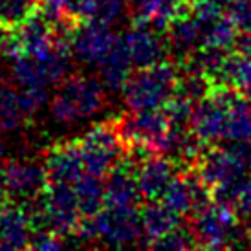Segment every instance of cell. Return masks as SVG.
Here are the masks:
<instances>
[{"label":"cell","instance_id":"obj_1","mask_svg":"<svg viewBox=\"0 0 251 251\" xmlns=\"http://www.w3.org/2000/svg\"><path fill=\"white\" fill-rule=\"evenodd\" d=\"M106 101V86L90 75H68L50 101V114L61 125H74L96 116Z\"/></svg>","mask_w":251,"mask_h":251},{"label":"cell","instance_id":"obj_2","mask_svg":"<svg viewBox=\"0 0 251 251\" xmlns=\"http://www.w3.org/2000/svg\"><path fill=\"white\" fill-rule=\"evenodd\" d=\"M178 90V66L161 63L138 68L123 86V101L128 110H161Z\"/></svg>","mask_w":251,"mask_h":251},{"label":"cell","instance_id":"obj_3","mask_svg":"<svg viewBox=\"0 0 251 251\" xmlns=\"http://www.w3.org/2000/svg\"><path fill=\"white\" fill-rule=\"evenodd\" d=\"M191 220V235L195 238L196 248L220 250L231 246H242L244 238L250 242V235L246 233L237 220V213L229 207H224L211 202L202 209L193 213Z\"/></svg>","mask_w":251,"mask_h":251},{"label":"cell","instance_id":"obj_4","mask_svg":"<svg viewBox=\"0 0 251 251\" xmlns=\"http://www.w3.org/2000/svg\"><path fill=\"white\" fill-rule=\"evenodd\" d=\"M84 171L96 176H106L126 156V145L118 132L116 121L94 125L77 140Z\"/></svg>","mask_w":251,"mask_h":251},{"label":"cell","instance_id":"obj_5","mask_svg":"<svg viewBox=\"0 0 251 251\" xmlns=\"http://www.w3.org/2000/svg\"><path fill=\"white\" fill-rule=\"evenodd\" d=\"M237 94L238 90H233V88H224V86L213 88L207 98L195 103L191 128L203 143L211 145V143L226 141L229 105Z\"/></svg>","mask_w":251,"mask_h":251},{"label":"cell","instance_id":"obj_6","mask_svg":"<svg viewBox=\"0 0 251 251\" xmlns=\"http://www.w3.org/2000/svg\"><path fill=\"white\" fill-rule=\"evenodd\" d=\"M48 88L0 86V132H17L48 103Z\"/></svg>","mask_w":251,"mask_h":251},{"label":"cell","instance_id":"obj_7","mask_svg":"<svg viewBox=\"0 0 251 251\" xmlns=\"http://www.w3.org/2000/svg\"><path fill=\"white\" fill-rule=\"evenodd\" d=\"M114 121H116L118 132L126 149L147 147L152 152H156L160 141L169 130V119L165 112L161 110H128Z\"/></svg>","mask_w":251,"mask_h":251},{"label":"cell","instance_id":"obj_8","mask_svg":"<svg viewBox=\"0 0 251 251\" xmlns=\"http://www.w3.org/2000/svg\"><path fill=\"white\" fill-rule=\"evenodd\" d=\"M0 183L11 200H29L48 187L44 161L35 158H17L0 167Z\"/></svg>","mask_w":251,"mask_h":251},{"label":"cell","instance_id":"obj_9","mask_svg":"<svg viewBox=\"0 0 251 251\" xmlns=\"http://www.w3.org/2000/svg\"><path fill=\"white\" fill-rule=\"evenodd\" d=\"M44 196H46V227L64 238L74 235V231L77 229L83 218L74 185L48 183Z\"/></svg>","mask_w":251,"mask_h":251},{"label":"cell","instance_id":"obj_10","mask_svg":"<svg viewBox=\"0 0 251 251\" xmlns=\"http://www.w3.org/2000/svg\"><path fill=\"white\" fill-rule=\"evenodd\" d=\"M121 39L125 42L132 66L136 70L167 61L169 48L165 33L158 31L149 22H134L132 28L126 29Z\"/></svg>","mask_w":251,"mask_h":251},{"label":"cell","instance_id":"obj_11","mask_svg":"<svg viewBox=\"0 0 251 251\" xmlns=\"http://www.w3.org/2000/svg\"><path fill=\"white\" fill-rule=\"evenodd\" d=\"M198 175L205 181L209 189L229 183V181L242 180L250 171L246 160L233 149V147H213L207 149L196 165Z\"/></svg>","mask_w":251,"mask_h":251},{"label":"cell","instance_id":"obj_12","mask_svg":"<svg viewBox=\"0 0 251 251\" xmlns=\"http://www.w3.org/2000/svg\"><path fill=\"white\" fill-rule=\"evenodd\" d=\"M165 39H167L169 55L175 59L176 64L189 59L203 44L200 22L196 21V17L191 11V0L171 21L165 31Z\"/></svg>","mask_w":251,"mask_h":251},{"label":"cell","instance_id":"obj_13","mask_svg":"<svg viewBox=\"0 0 251 251\" xmlns=\"http://www.w3.org/2000/svg\"><path fill=\"white\" fill-rule=\"evenodd\" d=\"M118 37L112 33L110 26H103L94 21H84L74 31L72 51L74 57L84 64H96L103 59Z\"/></svg>","mask_w":251,"mask_h":251},{"label":"cell","instance_id":"obj_14","mask_svg":"<svg viewBox=\"0 0 251 251\" xmlns=\"http://www.w3.org/2000/svg\"><path fill=\"white\" fill-rule=\"evenodd\" d=\"M44 169H46L48 183L74 185L86 173L77 140L50 147L48 152L44 154Z\"/></svg>","mask_w":251,"mask_h":251},{"label":"cell","instance_id":"obj_15","mask_svg":"<svg viewBox=\"0 0 251 251\" xmlns=\"http://www.w3.org/2000/svg\"><path fill=\"white\" fill-rule=\"evenodd\" d=\"M175 163L161 154H152L141 161L140 167L136 169V180L143 200H161L165 189L175 178Z\"/></svg>","mask_w":251,"mask_h":251},{"label":"cell","instance_id":"obj_16","mask_svg":"<svg viewBox=\"0 0 251 251\" xmlns=\"http://www.w3.org/2000/svg\"><path fill=\"white\" fill-rule=\"evenodd\" d=\"M105 180L106 207H136L143 200L136 180V169L125 160L108 173Z\"/></svg>","mask_w":251,"mask_h":251},{"label":"cell","instance_id":"obj_17","mask_svg":"<svg viewBox=\"0 0 251 251\" xmlns=\"http://www.w3.org/2000/svg\"><path fill=\"white\" fill-rule=\"evenodd\" d=\"M96 68L99 72V79L103 81L106 86V90L110 92H121L125 86L128 75L132 74V61L128 55L125 42L121 37L116 39V42L110 46V50L106 51L103 59L96 64Z\"/></svg>","mask_w":251,"mask_h":251},{"label":"cell","instance_id":"obj_18","mask_svg":"<svg viewBox=\"0 0 251 251\" xmlns=\"http://www.w3.org/2000/svg\"><path fill=\"white\" fill-rule=\"evenodd\" d=\"M33 224L22 205H7L0 215V250H26L33 237Z\"/></svg>","mask_w":251,"mask_h":251},{"label":"cell","instance_id":"obj_19","mask_svg":"<svg viewBox=\"0 0 251 251\" xmlns=\"http://www.w3.org/2000/svg\"><path fill=\"white\" fill-rule=\"evenodd\" d=\"M13 31L19 39L22 55H41L53 44V28L39 11L29 15Z\"/></svg>","mask_w":251,"mask_h":251},{"label":"cell","instance_id":"obj_20","mask_svg":"<svg viewBox=\"0 0 251 251\" xmlns=\"http://www.w3.org/2000/svg\"><path fill=\"white\" fill-rule=\"evenodd\" d=\"M140 216L141 226H143V246L147 248L152 244L154 240H158L173 229L180 227L181 216L171 207H167L161 200H151L140 211Z\"/></svg>","mask_w":251,"mask_h":251},{"label":"cell","instance_id":"obj_21","mask_svg":"<svg viewBox=\"0 0 251 251\" xmlns=\"http://www.w3.org/2000/svg\"><path fill=\"white\" fill-rule=\"evenodd\" d=\"M215 88H233V90L244 92L251 86V59L242 55L240 51H231L222 70L218 72L213 79Z\"/></svg>","mask_w":251,"mask_h":251},{"label":"cell","instance_id":"obj_22","mask_svg":"<svg viewBox=\"0 0 251 251\" xmlns=\"http://www.w3.org/2000/svg\"><path fill=\"white\" fill-rule=\"evenodd\" d=\"M79 203V211L83 216H94L103 211L105 202V178L86 173L74 183Z\"/></svg>","mask_w":251,"mask_h":251},{"label":"cell","instance_id":"obj_23","mask_svg":"<svg viewBox=\"0 0 251 251\" xmlns=\"http://www.w3.org/2000/svg\"><path fill=\"white\" fill-rule=\"evenodd\" d=\"M226 141L251 143V103L240 92L229 105Z\"/></svg>","mask_w":251,"mask_h":251},{"label":"cell","instance_id":"obj_24","mask_svg":"<svg viewBox=\"0 0 251 251\" xmlns=\"http://www.w3.org/2000/svg\"><path fill=\"white\" fill-rule=\"evenodd\" d=\"M41 0H2L0 2V28L15 29L35 13Z\"/></svg>","mask_w":251,"mask_h":251},{"label":"cell","instance_id":"obj_25","mask_svg":"<svg viewBox=\"0 0 251 251\" xmlns=\"http://www.w3.org/2000/svg\"><path fill=\"white\" fill-rule=\"evenodd\" d=\"M193 110L195 103L180 94H175L167 105L163 106V112L169 119V126H178V128H191Z\"/></svg>","mask_w":251,"mask_h":251},{"label":"cell","instance_id":"obj_26","mask_svg":"<svg viewBox=\"0 0 251 251\" xmlns=\"http://www.w3.org/2000/svg\"><path fill=\"white\" fill-rule=\"evenodd\" d=\"M128 13V4L125 0H98L96 9L92 13L90 21L103 24V26H114L118 24L125 15Z\"/></svg>","mask_w":251,"mask_h":251},{"label":"cell","instance_id":"obj_27","mask_svg":"<svg viewBox=\"0 0 251 251\" xmlns=\"http://www.w3.org/2000/svg\"><path fill=\"white\" fill-rule=\"evenodd\" d=\"M149 248H152V250H189V248H196V244L191 235V229L189 227L185 229L180 226L158 240H154Z\"/></svg>","mask_w":251,"mask_h":251},{"label":"cell","instance_id":"obj_28","mask_svg":"<svg viewBox=\"0 0 251 251\" xmlns=\"http://www.w3.org/2000/svg\"><path fill=\"white\" fill-rule=\"evenodd\" d=\"M161 0H130L128 13L132 15L134 22H149L152 24L161 13Z\"/></svg>","mask_w":251,"mask_h":251},{"label":"cell","instance_id":"obj_29","mask_svg":"<svg viewBox=\"0 0 251 251\" xmlns=\"http://www.w3.org/2000/svg\"><path fill=\"white\" fill-rule=\"evenodd\" d=\"M226 13L238 31H251V0H233Z\"/></svg>","mask_w":251,"mask_h":251},{"label":"cell","instance_id":"obj_30","mask_svg":"<svg viewBox=\"0 0 251 251\" xmlns=\"http://www.w3.org/2000/svg\"><path fill=\"white\" fill-rule=\"evenodd\" d=\"M64 237H61L59 233L51 229H35L33 237L29 242L31 250H41V251H51V250H61L64 248Z\"/></svg>","mask_w":251,"mask_h":251},{"label":"cell","instance_id":"obj_31","mask_svg":"<svg viewBox=\"0 0 251 251\" xmlns=\"http://www.w3.org/2000/svg\"><path fill=\"white\" fill-rule=\"evenodd\" d=\"M237 215L250 220L251 218V176H246L242 181V189H240V196L237 202Z\"/></svg>","mask_w":251,"mask_h":251},{"label":"cell","instance_id":"obj_32","mask_svg":"<svg viewBox=\"0 0 251 251\" xmlns=\"http://www.w3.org/2000/svg\"><path fill=\"white\" fill-rule=\"evenodd\" d=\"M235 50L251 59V31H238V37L235 41Z\"/></svg>","mask_w":251,"mask_h":251},{"label":"cell","instance_id":"obj_33","mask_svg":"<svg viewBox=\"0 0 251 251\" xmlns=\"http://www.w3.org/2000/svg\"><path fill=\"white\" fill-rule=\"evenodd\" d=\"M9 200H11V198H9V195L6 193V189L2 187V183H0V215H2V213L6 211L7 205H9Z\"/></svg>","mask_w":251,"mask_h":251},{"label":"cell","instance_id":"obj_34","mask_svg":"<svg viewBox=\"0 0 251 251\" xmlns=\"http://www.w3.org/2000/svg\"><path fill=\"white\" fill-rule=\"evenodd\" d=\"M202 2H207V4H213V6L220 7V9H227L233 0H202Z\"/></svg>","mask_w":251,"mask_h":251},{"label":"cell","instance_id":"obj_35","mask_svg":"<svg viewBox=\"0 0 251 251\" xmlns=\"http://www.w3.org/2000/svg\"><path fill=\"white\" fill-rule=\"evenodd\" d=\"M240 94H242V96H244V98L251 103V86H248V88H246L244 92H240Z\"/></svg>","mask_w":251,"mask_h":251},{"label":"cell","instance_id":"obj_36","mask_svg":"<svg viewBox=\"0 0 251 251\" xmlns=\"http://www.w3.org/2000/svg\"><path fill=\"white\" fill-rule=\"evenodd\" d=\"M2 42H4V29L0 28V53H2Z\"/></svg>","mask_w":251,"mask_h":251},{"label":"cell","instance_id":"obj_37","mask_svg":"<svg viewBox=\"0 0 251 251\" xmlns=\"http://www.w3.org/2000/svg\"><path fill=\"white\" fill-rule=\"evenodd\" d=\"M2 83H4V72L0 68V86H2Z\"/></svg>","mask_w":251,"mask_h":251},{"label":"cell","instance_id":"obj_38","mask_svg":"<svg viewBox=\"0 0 251 251\" xmlns=\"http://www.w3.org/2000/svg\"><path fill=\"white\" fill-rule=\"evenodd\" d=\"M248 163H250V171H251V151H250V161Z\"/></svg>","mask_w":251,"mask_h":251},{"label":"cell","instance_id":"obj_39","mask_svg":"<svg viewBox=\"0 0 251 251\" xmlns=\"http://www.w3.org/2000/svg\"><path fill=\"white\" fill-rule=\"evenodd\" d=\"M0 2H2V0H0Z\"/></svg>","mask_w":251,"mask_h":251}]
</instances>
